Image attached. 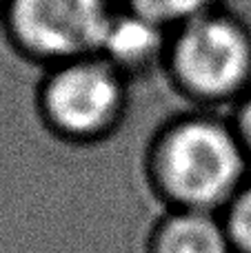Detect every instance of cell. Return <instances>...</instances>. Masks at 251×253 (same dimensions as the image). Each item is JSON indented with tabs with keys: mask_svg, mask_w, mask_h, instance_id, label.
<instances>
[{
	"mask_svg": "<svg viewBox=\"0 0 251 253\" xmlns=\"http://www.w3.org/2000/svg\"><path fill=\"white\" fill-rule=\"evenodd\" d=\"M247 147L213 116L187 114L169 123L151 149V175L173 207L213 211L229 205L247 175Z\"/></svg>",
	"mask_w": 251,
	"mask_h": 253,
	"instance_id": "cell-1",
	"label": "cell"
},
{
	"mask_svg": "<svg viewBox=\"0 0 251 253\" xmlns=\"http://www.w3.org/2000/svg\"><path fill=\"white\" fill-rule=\"evenodd\" d=\"M169 65L187 98L227 100L251 80V31L222 7L171 31Z\"/></svg>",
	"mask_w": 251,
	"mask_h": 253,
	"instance_id": "cell-2",
	"label": "cell"
},
{
	"mask_svg": "<svg viewBox=\"0 0 251 253\" xmlns=\"http://www.w3.org/2000/svg\"><path fill=\"white\" fill-rule=\"evenodd\" d=\"M116 0H7L9 44L27 60L67 62L98 56Z\"/></svg>",
	"mask_w": 251,
	"mask_h": 253,
	"instance_id": "cell-3",
	"label": "cell"
},
{
	"mask_svg": "<svg viewBox=\"0 0 251 253\" xmlns=\"http://www.w3.org/2000/svg\"><path fill=\"white\" fill-rule=\"evenodd\" d=\"M40 111L56 133L69 140H91L111 133L127 116L129 89L125 76L100 56L67 60L53 67L38 87Z\"/></svg>",
	"mask_w": 251,
	"mask_h": 253,
	"instance_id": "cell-4",
	"label": "cell"
},
{
	"mask_svg": "<svg viewBox=\"0 0 251 253\" xmlns=\"http://www.w3.org/2000/svg\"><path fill=\"white\" fill-rule=\"evenodd\" d=\"M169 42L171 29L116 2L98 56L109 60L123 76L149 74L156 62L169 56Z\"/></svg>",
	"mask_w": 251,
	"mask_h": 253,
	"instance_id": "cell-5",
	"label": "cell"
},
{
	"mask_svg": "<svg viewBox=\"0 0 251 253\" xmlns=\"http://www.w3.org/2000/svg\"><path fill=\"white\" fill-rule=\"evenodd\" d=\"M151 253H236V247L213 211L176 207L156 227Z\"/></svg>",
	"mask_w": 251,
	"mask_h": 253,
	"instance_id": "cell-6",
	"label": "cell"
},
{
	"mask_svg": "<svg viewBox=\"0 0 251 253\" xmlns=\"http://www.w3.org/2000/svg\"><path fill=\"white\" fill-rule=\"evenodd\" d=\"M116 2L160 22L171 31L211 9L222 7V0H116Z\"/></svg>",
	"mask_w": 251,
	"mask_h": 253,
	"instance_id": "cell-7",
	"label": "cell"
},
{
	"mask_svg": "<svg viewBox=\"0 0 251 253\" xmlns=\"http://www.w3.org/2000/svg\"><path fill=\"white\" fill-rule=\"evenodd\" d=\"M225 224L236 253H251V182H245L227 205Z\"/></svg>",
	"mask_w": 251,
	"mask_h": 253,
	"instance_id": "cell-8",
	"label": "cell"
},
{
	"mask_svg": "<svg viewBox=\"0 0 251 253\" xmlns=\"http://www.w3.org/2000/svg\"><path fill=\"white\" fill-rule=\"evenodd\" d=\"M236 131L243 138L245 147H247V151L251 156V93L240 100L238 114H236Z\"/></svg>",
	"mask_w": 251,
	"mask_h": 253,
	"instance_id": "cell-9",
	"label": "cell"
},
{
	"mask_svg": "<svg viewBox=\"0 0 251 253\" xmlns=\"http://www.w3.org/2000/svg\"><path fill=\"white\" fill-rule=\"evenodd\" d=\"M4 2H7V0H0V16H2V11H4Z\"/></svg>",
	"mask_w": 251,
	"mask_h": 253,
	"instance_id": "cell-10",
	"label": "cell"
}]
</instances>
